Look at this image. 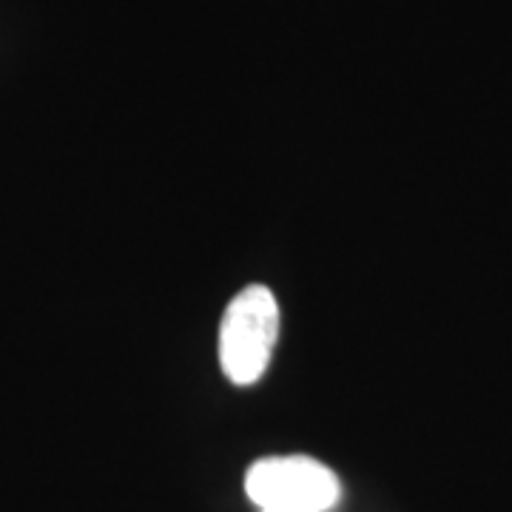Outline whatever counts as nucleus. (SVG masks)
<instances>
[{
	"label": "nucleus",
	"mask_w": 512,
	"mask_h": 512,
	"mask_svg": "<svg viewBox=\"0 0 512 512\" xmlns=\"http://www.w3.org/2000/svg\"><path fill=\"white\" fill-rule=\"evenodd\" d=\"M279 339V302L271 288L248 285L231 299L220 325V367L239 387L262 379Z\"/></svg>",
	"instance_id": "f257e3e1"
},
{
	"label": "nucleus",
	"mask_w": 512,
	"mask_h": 512,
	"mask_svg": "<svg viewBox=\"0 0 512 512\" xmlns=\"http://www.w3.org/2000/svg\"><path fill=\"white\" fill-rule=\"evenodd\" d=\"M245 493L262 512H328L339 495V478L308 456L256 461L245 476Z\"/></svg>",
	"instance_id": "f03ea898"
}]
</instances>
